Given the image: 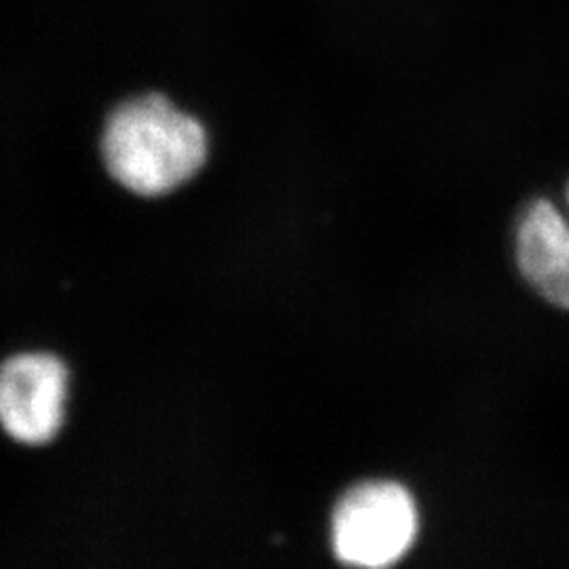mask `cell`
Instances as JSON below:
<instances>
[{
	"instance_id": "1",
	"label": "cell",
	"mask_w": 569,
	"mask_h": 569,
	"mask_svg": "<svg viewBox=\"0 0 569 569\" xmlns=\"http://www.w3.org/2000/svg\"><path fill=\"white\" fill-rule=\"evenodd\" d=\"M102 159L124 190L157 199L190 182L209 159L203 122L161 93L121 103L106 122Z\"/></svg>"
},
{
	"instance_id": "2",
	"label": "cell",
	"mask_w": 569,
	"mask_h": 569,
	"mask_svg": "<svg viewBox=\"0 0 569 569\" xmlns=\"http://www.w3.org/2000/svg\"><path fill=\"white\" fill-rule=\"evenodd\" d=\"M418 531V510L397 483L350 489L333 512V550L359 569H387L406 557Z\"/></svg>"
},
{
	"instance_id": "3",
	"label": "cell",
	"mask_w": 569,
	"mask_h": 569,
	"mask_svg": "<svg viewBox=\"0 0 569 569\" xmlns=\"http://www.w3.org/2000/svg\"><path fill=\"white\" fill-rule=\"evenodd\" d=\"M68 369L47 352H23L0 367V427L26 446L49 443L63 425Z\"/></svg>"
},
{
	"instance_id": "4",
	"label": "cell",
	"mask_w": 569,
	"mask_h": 569,
	"mask_svg": "<svg viewBox=\"0 0 569 569\" xmlns=\"http://www.w3.org/2000/svg\"><path fill=\"white\" fill-rule=\"evenodd\" d=\"M563 207L540 197L515 228V258L529 287L549 305L569 310V182Z\"/></svg>"
}]
</instances>
